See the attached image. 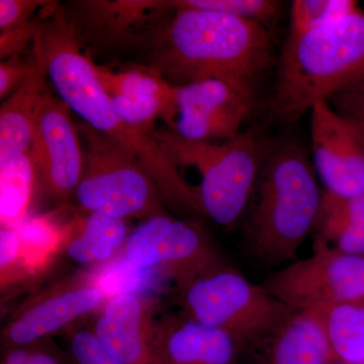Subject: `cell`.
I'll use <instances>...</instances> for the list:
<instances>
[{
	"mask_svg": "<svg viewBox=\"0 0 364 364\" xmlns=\"http://www.w3.org/2000/svg\"><path fill=\"white\" fill-rule=\"evenodd\" d=\"M170 6L173 11L141 48V65L173 86L219 80L254 100L275 62L268 26L218 11Z\"/></svg>",
	"mask_w": 364,
	"mask_h": 364,
	"instance_id": "6da1fadb",
	"label": "cell"
},
{
	"mask_svg": "<svg viewBox=\"0 0 364 364\" xmlns=\"http://www.w3.org/2000/svg\"><path fill=\"white\" fill-rule=\"evenodd\" d=\"M33 49L45 60L48 77L60 100L82 123L141 162L156 184L164 205L184 214L203 215L198 188L183 178L156 139L119 116L63 6L56 4L48 11Z\"/></svg>",
	"mask_w": 364,
	"mask_h": 364,
	"instance_id": "7a4b0ae2",
	"label": "cell"
},
{
	"mask_svg": "<svg viewBox=\"0 0 364 364\" xmlns=\"http://www.w3.org/2000/svg\"><path fill=\"white\" fill-rule=\"evenodd\" d=\"M322 198L306 149L294 142L270 147L247 208L246 232L254 256L267 265L296 259L315 228Z\"/></svg>",
	"mask_w": 364,
	"mask_h": 364,
	"instance_id": "3957f363",
	"label": "cell"
},
{
	"mask_svg": "<svg viewBox=\"0 0 364 364\" xmlns=\"http://www.w3.org/2000/svg\"><path fill=\"white\" fill-rule=\"evenodd\" d=\"M364 72V9L329 25L287 37L277 67L272 112L298 121Z\"/></svg>",
	"mask_w": 364,
	"mask_h": 364,
	"instance_id": "277c9868",
	"label": "cell"
},
{
	"mask_svg": "<svg viewBox=\"0 0 364 364\" xmlns=\"http://www.w3.org/2000/svg\"><path fill=\"white\" fill-rule=\"evenodd\" d=\"M177 166L195 167L200 174L198 188L203 215L229 227L247 210L261 165L268 150L253 132H241L223 142L186 140L173 132H151Z\"/></svg>",
	"mask_w": 364,
	"mask_h": 364,
	"instance_id": "5b68a950",
	"label": "cell"
},
{
	"mask_svg": "<svg viewBox=\"0 0 364 364\" xmlns=\"http://www.w3.org/2000/svg\"><path fill=\"white\" fill-rule=\"evenodd\" d=\"M182 314L240 346L270 339L293 313L263 286L226 265L177 287Z\"/></svg>",
	"mask_w": 364,
	"mask_h": 364,
	"instance_id": "8992f818",
	"label": "cell"
},
{
	"mask_svg": "<svg viewBox=\"0 0 364 364\" xmlns=\"http://www.w3.org/2000/svg\"><path fill=\"white\" fill-rule=\"evenodd\" d=\"M77 131L83 151L82 176L74 193L79 207L121 220L166 213L156 184L136 158L85 123Z\"/></svg>",
	"mask_w": 364,
	"mask_h": 364,
	"instance_id": "52a82bcc",
	"label": "cell"
},
{
	"mask_svg": "<svg viewBox=\"0 0 364 364\" xmlns=\"http://www.w3.org/2000/svg\"><path fill=\"white\" fill-rule=\"evenodd\" d=\"M262 286L293 312L364 299V255L342 252L316 236L309 257L273 273Z\"/></svg>",
	"mask_w": 364,
	"mask_h": 364,
	"instance_id": "ba28073f",
	"label": "cell"
},
{
	"mask_svg": "<svg viewBox=\"0 0 364 364\" xmlns=\"http://www.w3.org/2000/svg\"><path fill=\"white\" fill-rule=\"evenodd\" d=\"M124 254L133 267L159 270L177 287L228 265L200 225L166 213L139 225L124 244Z\"/></svg>",
	"mask_w": 364,
	"mask_h": 364,
	"instance_id": "9c48e42d",
	"label": "cell"
},
{
	"mask_svg": "<svg viewBox=\"0 0 364 364\" xmlns=\"http://www.w3.org/2000/svg\"><path fill=\"white\" fill-rule=\"evenodd\" d=\"M70 112L49 93L36 117L28 151L38 191L60 203L74 198L83 171L82 146Z\"/></svg>",
	"mask_w": 364,
	"mask_h": 364,
	"instance_id": "30bf717a",
	"label": "cell"
},
{
	"mask_svg": "<svg viewBox=\"0 0 364 364\" xmlns=\"http://www.w3.org/2000/svg\"><path fill=\"white\" fill-rule=\"evenodd\" d=\"M253 100L219 80L173 86L165 123L186 140L215 142L233 139L250 116Z\"/></svg>",
	"mask_w": 364,
	"mask_h": 364,
	"instance_id": "8fae6325",
	"label": "cell"
},
{
	"mask_svg": "<svg viewBox=\"0 0 364 364\" xmlns=\"http://www.w3.org/2000/svg\"><path fill=\"white\" fill-rule=\"evenodd\" d=\"M311 150L324 191L340 198L364 195V131L327 102L314 105Z\"/></svg>",
	"mask_w": 364,
	"mask_h": 364,
	"instance_id": "7c38bea8",
	"label": "cell"
},
{
	"mask_svg": "<svg viewBox=\"0 0 364 364\" xmlns=\"http://www.w3.org/2000/svg\"><path fill=\"white\" fill-rule=\"evenodd\" d=\"M173 7L153 0H90L74 2L67 16L81 45L95 49L141 48Z\"/></svg>",
	"mask_w": 364,
	"mask_h": 364,
	"instance_id": "4fadbf2b",
	"label": "cell"
},
{
	"mask_svg": "<svg viewBox=\"0 0 364 364\" xmlns=\"http://www.w3.org/2000/svg\"><path fill=\"white\" fill-rule=\"evenodd\" d=\"M105 291L87 280L58 284L25 304L1 333L6 348L31 347L78 320L97 312L107 301Z\"/></svg>",
	"mask_w": 364,
	"mask_h": 364,
	"instance_id": "5bb4252c",
	"label": "cell"
},
{
	"mask_svg": "<svg viewBox=\"0 0 364 364\" xmlns=\"http://www.w3.org/2000/svg\"><path fill=\"white\" fill-rule=\"evenodd\" d=\"M98 312L91 330L107 350L124 364H157L152 304L124 293L107 299Z\"/></svg>",
	"mask_w": 364,
	"mask_h": 364,
	"instance_id": "9a60e30c",
	"label": "cell"
},
{
	"mask_svg": "<svg viewBox=\"0 0 364 364\" xmlns=\"http://www.w3.org/2000/svg\"><path fill=\"white\" fill-rule=\"evenodd\" d=\"M240 347L227 333L182 313L164 314L155 322L157 364H236Z\"/></svg>",
	"mask_w": 364,
	"mask_h": 364,
	"instance_id": "2e32d148",
	"label": "cell"
},
{
	"mask_svg": "<svg viewBox=\"0 0 364 364\" xmlns=\"http://www.w3.org/2000/svg\"><path fill=\"white\" fill-rule=\"evenodd\" d=\"M32 53L33 66L25 82L0 107V163L28 153L36 117L51 93L45 60L35 50Z\"/></svg>",
	"mask_w": 364,
	"mask_h": 364,
	"instance_id": "e0dca14e",
	"label": "cell"
},
{
	"mask_svg": "<svg viewBox=\"0 0 364 364\" xmlns=\"http://www.w3.org/2000/svg\"><path fill=\"white\" fill-rule=\"evenodd\" d=\"M269 341L265 364L337 363L322 325L309 312L291 313Z\"/></svg>",
	"mask_w": 364,
	"mask_h": 364,
	"instance_id": "ac0fdd59",
	"label": "cell"
},
{
	"mask_svg": "<svg viewBox=\"0 0 364 364\" xmlns=\"http://www.w3.org/2000/svg\"><path fill=\"white\" fill-rule=\"evenodd\" d=\"M72 223L64 252L69 259L81 265H97L111 260L128 240L124 220L92 214Z\"/></svg>",
	"mask_w": 364,
	"mask_h": 364,
	"instance_id": "d6986e66",
	"label": "cell"
},
{
	"mask_svg": "<svg viewBox=\"0 0 364 364\" xmlns=\"http://www.w3.org/2000/svg\"><path fill=\"white\" fill-rule=\"evenodd\" d=\"M314 230L342 252L364 255V195L344 198L323 191Z\"/></svg>",
	"mask_w": 364,
	"mask_h": 364,
	"instance_id": "ffe728a7",
	"label": "cell"
},
{
	"mask_svg": "<svg viewBox=\"0 0 364 364\" xmlns=\"http://www.w3.org/2000/svg\"><path fill=\"white\" fill-rule=\"evenodd\" d=\"M318 318L337 361L364 360V299L308 311Z\"/></svg>",
	"mask_w": 364,
	"mask_h": 364,
	"instance_id": "44dd1931",
	"label": "cell"
},
{
	"mask_svg": "<svg viewBox=\"0 0 364 364\" xmlns=\"http://www.w3.org/2000/svg\"><path fill=\"white\" fill-rule=\"evenodd\" d=\"M37 191V176L28 153L0 163L1 228H16L25 221Z\"/></svg>",
	"mask_w": 364,
	"mask_h": 364,
	"instance_id": "7402d4cb",
	"label": "cell"
},
{
	"mask_svg": "<svg viewBox=\"0 0 364 364\" xmlns=\"http://www.w3.org/2000/svg\"><path fill=\"white\" fill-rule=\"evenodd\" d=\"M69 227L49 215H28L14 228L20 237L21 252L32 277L45 272L64 250Z\"/></svg>",
	"mask_w": 364,
	"mask_h": 364,
	"instance_id": "603a6c76",
	"label": "cell"
},
{
	"mask_svg": "<svg viewBox=\"0 0 364 364\" xmlns=\"http://www.w3.org/2000/svg\"><path fill=\"white\" fill-rule=\"evenodd\" d=\"M354 0H294L287 37H296L334 23L359 9Z\"/></svg>",
	"mask_w": 364,
	"mask_h": 364,
	"instance_id": "cb8c5ba5",
	"label": "cell"
},
{
	"mask_svg": "<svg viewBox=\"0 0 364 364\" xmlns=\"http://www.w3.org/2000/svg\"><path fill=\"white\" fill-rule=\"evenodd\" d=\"M170 4L230 14L267 26L279 16L282 7L275 0H172Z\"/></svg>",
	"mask_w": 364,
	"mask_h": 364,
	"instance_id": "d4e9b609",
	"label": "cell"
},
{
	"mask_svg": "<svg viewBox=\"0 0 364 364\" xmlns=\"http://www.w3.org/2000/svg\"><path fill=\"white\" fill-rule=\"evenodd\" d=\"M32 279L25 260L20 237L14 228L0 230V284L2 293H6L21 282Z\"/></svg>",
	"mask_w": 364,
	"mask_h": 364,
	"instance_id": "484cf974",
	"label": "cell"
},
{
	"mask_svg": "<svg viewBox=\"0 0 364 364\" xmlns=\"http://www.w3.org/2000/svg\"><path fill=\"white\" fill-rule=\"evenodd\" d=\"M66 339L75 364H124L105 348L91 328L75 323L67 329Z\"/></svg>",
	"mask_w": 364,
	"mask_h": 364,
	"instance_id": "4316f807",
	"label": "cell"
},
{
	"mask_svg": "<svg viewBox=\"0 0 364 364\" xmlns=\"http://www.w3.org/2000/svg\"><path fill=\"white\" fill-rule=\"evenodd\" d=\"M341 116L364 131V72L327 100Z\"/></svg>",
	"mask_w": 364,
	"mask_h": 364,
	"instance_id": "83f0119b",
	"label": "cell"
},
{
	"mask_svg": "<svg viewBox=\"0 0 364 364\" xmlns=\"http://www.w3.org/2000/svg\"><path fill=\"white\" fill-rule=\"evenodd\" d=\"M51 4L49 6H51ZM45 6L40 14L32 21L16 28H9L0 33V59L1 61L20 56L21 53L25 51L28 44H32L38 35L41 26L44 23L46 11L48 6Z\"/></svg>",
	"mask_w": 364,
	"mask_h": 364,
	"instance_id": "f1b7e54d",
	"label": "cell"
},
{
	"mask_svg": "<svg viewBox=\"0 0 364 364\" xmlns=\"http://www.w3.org/2000/svg\"><path fill=\"white\" fill-rule=\"evenodd\" d=\"M44 0H0V31L25 25L36 18L35 14L49 6Z\"/></svg>",
	"mask_w": 364,
	"mask_h": 364,
	"instance_id": "f546056e",
	"label": "cell"
},
{
	"mask_svg": "<svg viewBox=\"0 0 364 364\" xmlns=\"http://www.w3.org/2000/svg\"><path fill=\"white\" fill-rule=\"evenodd\" d=\"M33 66V55L28 61H23L20 56L11 57L0 63V98L6 100L23 82Z\"/></svg>",
	"mask_w": 364,
	"mask_h": 364,
	"instance_id": "4dcf8cb0",
	"label": "cell"
},
{
	"mask_svg": "<svg viewBox=\"0 0 364 364\" xmlns=\"http://www.w3.org/2000/svg\"><path fill=\"white\" fill-rule=\"evenodd\" d=\"M31 347H13L7 349L2 364H28Z\"/></svg>",
	"mask_w": 364,
	"mask_h": 364,
	"instance_id": "1f68e13d",
	"label": "cell"
},
{
	"mask_svg": "<svg viewBox=\"0 0 364 364\" xmlns=\"http://www.w3.org/2000/svg\"><path fill=\"white\" fill-rule=\"evenodd\" d=\"M28 364H61V363L53 355V353L33 348V346H31V354Z\"/></svg>",
	"mask_w": 364,
	"mask_h": 364,
	"instance_id": "d6a6232c",
	"label": "cell"
},
{
	"mask_svg": "<svg viewBox=\"0 0 364 364\" xmlns=\"http://www.w3.org/2000/svg\"><path fill=\"white\" fill-rule=\"evenodd\" d=\"M330 364H350V363H341V361H337V363H330Z\"/></svg>",
	"mask_w": 364,
	"mask_h": 364,
	"instance_id": "836d02e7",
	"label": "cell"
},
{
	"mask_svg": "<svg viewBox=\"0 0 364 364\" xmlns=\"http://www.w3.org/2000/svg\"><path fill=\"white\" fill-rule=\"evenodd\" d=\"M360 364H364V360L363 361V363H361Z\"/></svg>",
	"mask_w": 364,
	"mask_h": 364,
	"instance_id": "e575fe53",
	"label": "cell"
}]
</instances>
